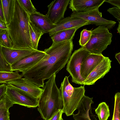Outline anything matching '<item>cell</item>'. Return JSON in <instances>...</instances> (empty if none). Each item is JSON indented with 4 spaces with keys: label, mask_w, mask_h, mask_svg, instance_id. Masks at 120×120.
Returning a JSON list of instances; mask_svg holds the SVG:
<instances>
[{
    "label": "cell",
    "mask_w": 120,
    "mask_h": 120,
    "mask_svg": "<svg viewBox=\"0 0 120 120\" xmlns=\"http://www.w3.org/2000/svg\"><path fill=\"white\" fill-rule=\"evenodd\" d=\"M0 21L5 23L1 0H0Z\"/></svg>",
    "instance_id": "836d02e7"
},
{
    "label": "cell",
    "mask_w": 120,
    "mask_h": 120,
    "mask_svg": "<svg viewBox=\"0 0 120 120\" xmlns=\"http://www.w3.org/2000/svg\"><path fill=\"white\" fill-rule=\"evenodd\" d=\"M21 74L18 72L0 71V84L22 78Z\"/></svg>",
    "instance_id": "603a6c76"
},
{
    "label": "cell",
    "mask_w": 120,
    "mask_h": 120,
    "mask_svg": "<svg viewBox=\"0 0 120 120\" xmlns=\"http://www.w3.org/2000/svg\"><path fill=\"white\" fill-rule=\"evenodd\" d=\"M93 98L85 95L82 98L78 108V112L72 115L75 120H98L97 116L92 112L91 105L94 103Z\"/></svg>",
    "instance_id": "4fadbf2b"
},
{
    "label": "cell",
    "mask_w": 120,
    "mask_h": 120,
    "mask_svg": "<svg viewBox=\"0 0 120 120\" xmlns=\"http://www.w3.org/2000/svg\"><path fill=\"white\" fill-rule=\"evenodd\" d=\"M30 20L44 34L48 33L56 25L52 24L45 15L36 11L30 15Z\"/></svg>",
    "instance_id": "ac0fdd59"
},
{
    "label": "cell",
    "mask_w": 120,
    "mask_h": 120,
    "mask_svg": "<svg viewBox=\"0 0 120 120\" xmlns=\"http://www.w3.org/2000/svg\"><path fill=\"white\" fill-rule=\"evenodd\" d=\"M92 34L88 42L82 47L90 53L101 54L111 44L112 34L106 27L101 26L91 30Z\"/></svg>",
    "instance_id": "5b68a950"
},
{
    "label": "cell",
    "mask_w": 120,
    "mask_h": 120,
    "mask_svg": "<svg viewBox=\"0 0 120 120\" xmlns=\"http://www.w3.org/2000/svg\"><path fill=\"white\" fill-rule=\"evenodd\" d=\"M90 53L83 47L75 50L67 63L66 70L71 77L72 81L76 84L83 85L80 75L81 66L82 62Z\"/></svg>",
    "instance_id": "8992f818"
},
{
    "label": "cell",
    "mask_w": 120,
    "mask_h": 120,
    "mask_svg": "<svg viewBox=\"0 0 120 120\" xmlns=\"http://www.w3.org/2000/svg\"><path fill=\"white\" fill-rule=\"evenodd\" d=\"M107 11L117 19L118 21H120V9L114 6L109 8Z\"/></svg>",
    "instance_id": "f1b7e54d"
},
{
    "label": "cell",
    "mask_w": 120,
    "mask_h": 120,
    "mask_svg": "<svg viewBox=\"0 0 120 120\" xmlns=\"http://www.w3.org/2000/svg\"><path fill=\"white\" fill-rule=\"evenodd\" d=\"M2 50L4 58L11 65L38 50L31 49H15L2 46Z\"/></svg>",
    "instance_id": "9a60e30c"
},
{
    "label": "cell",
    "mask_w": 120,
    "mask_h": 120,
    "mask_svg": "<svg viewBox=\"0 0 120 120\" xmlns=\"http://www.w3.org/2000/svg\"><path fill=\"white\" fill-rule=\"evenodd\" d=\"M115 57L118 61L119 63L120 64V53L119 52L116 54Z\"/></svg>",
    "instance_id": "d590c367"
},
{
    "label": "cell",
    "mask_w": 120,
    "mask_h": 120,
    "mask_svg": "<svg viewBox=\"0 0 120 120\" xmlns=\"http://www.w3.org/2000/svg\"><path fill=\"white\" fill-rule=\"evenodd\" d=\"M73 45L72 40L52 43L44 51L46 54L37 63L22 72L27 78L39 87H43L45 80L56 74L64 68L71 57Z\"/></svg>",
    "instance_id": "6da1fadb"
},
{
    "label": "cell",
    "mask_w": 120,
    "mask_h": 120,
    "mask_svg": "<svg viewBox=\"0 0 120 120\" xmlns=\"http://www.w3.org/2000/svg\"><path fill=\"white\" fill-rule=\"evenodd\" d=\"M61 120H64L62 118V119H61Z\"/></svg>",
    "instance_id": "ab89813d"
},
{
    "label": "cell",
    "mask_w": 120,
    "mask_h": 120,
    "mask_svg": "<svg viewBox=\"0 0 120 120\" xmlns=\"http://www.w3.org/2000/svg\"><path fill=\"white\" fill-rule=\"evenodd\" d=\"M98 8L94 9L83 12H73L70 16L82 18L88 22L90 24L104 26L108 29H112L115 26L116 22L103 18L101 13L99 11Z\"/></svg>",
    "instance_id": "ba28073f"
},
{
    "label": "cell",
    "mask_w": 120,
    "mask_h": 120,
    "mask_svg": "<svg viewBox=\"0 0 120 120\" xmlns=\"http://www.w3.org/2000/svg\"><path fill=\"white\" fill-rule=\"evenodd\" d=\"M90 24L88 21L82 18L69 16L64 18L49 33L51 37L58 32L70 28H80L86 25Z\"/></svg>",
    "instance_id": "5bb4252c"
},
{
    "label": "cell",
    "mask_w": 120,
    "mask_h": 120,
    "mask_svg": "<svg viewBox=\"0 0 120 120\" xmlns=\"http://www.w3.org/2000/svg\"><path fill=\"white\" fill-rule=\"evenodd\" d=\"M113 112L111 120H120V93H116L115 96Z\"/></svg>",
    "instance_id": "cb8c5ba5"
},
{
    "label": "cell",
    "mask_w": 120,
    "mask_h": 120,
    "mask_svg": "<svg viewBox=\"0 0 120 120\" xmlns=\"http://www.w3.org/2000/svg\"><path fill=\"white\" fill-rule=\"evenodd\" d=\"M46 54L44 51L38 50L11 65V71L22 72L37 63L43 58Z\"/></svg>",
    "instance_id": "8fae6325"
},
{
    "label": "cell",
    "mask_w": 120,
    "mask_h": 120,
    "mask_svg": "<svg viewBox=\"0 0 120 120\" xmlns=\"http://www.w3.org/2000/svg\"><path fill=\"white\" fill-rule=\"evenodd\" d=\"M9 110L4 109H0V116L6 110Z\"/></svg>",
    "instance_id": "8d00e7d4"
},
{
    "label": "cell",
    "mask_w": 120,
    "mask_h": 120,
    "mask_svg": "<svg viewBox=\"0 0 120 120\" xmlns=\"http://www.w3.org/2000/svg\"><path fill=\"white\" fill-rule=\"evenodd\" d=\"M29 17L18 0H15L13 17L10 23L7 25L13 48L34 49L30 32Z\"/></svg>",
    "instance_id": "7a4b0ae2"
},
{
    "label": "cell",
    "mask_w": 120,
    "mask_h": 120,
    "mask_svg": "<svg viewBox=\"0 0 120 120\" xmlns=\"http://www.w3.org/2000/svg\"><path fill=\"white\" fill-rule=\"evenodd\" d=\"M56 75H53L44 83L42 93L38 99L37 109L44 120H48L63 107L61 91L56 84Z\"/></svg>",
    "instance_id": "3957f363"
},
{
    "label": "cell",
    "mask_w": 120,
    "mask_h": 120,
    "mask_svg": "<svg viewBox=\"0 0 120 120\" xmlns=\"http://www.w3.org/2000/svg\"><path fill=\"white\" fill-rule=\"evenodd\" d=\"M111 60L108 57H104L100 63L91 72L83 82L84 85L94 84L98 80L103 78L111 68Z\"/></svg>",
    "instance_id": "7c38bea8"
},
{
    "label": "cell",
    "mask_w": 120,
    "mask_h": 120,
    "mask_svg": "<svg viewBox=\"0 0 120 120\" xmlns=\"http://www.w3.org/2000/svg\"><path fill=\"white\" fill-rule=\"evenodd\" d=\"M6 85L18 88L31 96L39 99L43 90L28 79L22 78L7 82Z\"/></svg>",
    "instance_id": "30bf717a"
},
{
    "label": "cell",
    "mask_w": 120,
    "mask_h": 120,
    "mask_svg": "<svg viewBox=\"0 0 120 120\" xmlns=\"http://www.w3.org/2000/svg\"><path fill=\"white\" fill-rule=\"evenodd\" d=\"M63 113L62 109H58L48 120H61Z\"/></svg>",
    "instance_id": "f546056e"
},
{
    "label": "cell",
    "mask_w": 120,
    "mask_h": 120,
    "mask_svg": "<svg viewBox=\"0 0 120 120\" xmlns=\"http://www.w3.org/2000/svg\"><path fill=\"white\" fill-rule=\"evenodd\" d=\"M119 22V24H118V27L117 29V32L119 34L120 33V21H118Z\"/></svg>",
    "instance_id": "74e56055"
},
{
    "label": "cell",
    "mask_w": 120,
    "mask_h": 120,
    "mask_svg": "<svg viewBox=\"0 0 120 120\" xmlns=\"http://www.w3.org/2000/svg\"><path fill=\"white\" fill-rule=\"evenodd\" d=\"M95 111L99 120H108L110 116L109 107L105 102L100 103Z\"/></svg>",
    "instance_id": "7402d4cb"
},
{
    "label": "cell",
    "mask_w": 120,
    "mask_h": 120,
    "mask_svg": "<svg viewBox=\"0 0 120 120\" xmlns=\"http://www.w3.org/2000/svg\"><path fill=\"white\" fill-rule=\"evenodd\" d=\"M5 95L14 104L30 108H35L38 104V99L34 98L21 90L7 85Z\"/></svg>",
    "instance_id": "52a82bcc"
},
{
    "label": "cell",
    "mask_w": 120,
    "mask_h": 120,
    "mask_svg": "<svg viewBox=\"0 0 120 120\" xmlns=\"http://www.w3.org/2000/svg\"><path fill=\"white\" fill-rule=\"evenodd\" d=\"M19 4L30 15L37 11L30 0H18Z\"/></svg>",
    "instance_id": "484cf974"
},
{
    "label": "cell",
    "mask_w": 120,
    "mask_h": 120,
    "mask_svg": "<svg viewBox=\"0 0 120 120\" xmlns=\"http://www.w3.org/2000/svg\"><path fill=\"white\" fill-rule=\"evenodd\" d=\"M62 101L63 113L67 116L72 115L78 108L83 97L85 95L84 86L73 87L68 80V77L65 76L61 83L60 88Z\"/></svg>",
    "instance_id": "277c9868"
},
{
    "label": "cell",
    "mask_w": 120,
    "mask_h": 120,
    "mask_svg": "<svg viewBox=\"0 0 120 120\" xmlns=\"http://www.w3.org/2000/svg\"><path fill=\"white\" fill-rule=\"evenodd\" d=\"M78 28H73L60 31L51 37L52 43H57L72 40Z\"/></svg>",
    "instance_id": "d6986e66"
},
{
    "label": "cell",
    "mask_w": 120,
    "mask_h": 120,
    "mask_svg": "<svg viewBox=\"0 0 120 120\" xmlns=\"http://www.w3.org/2000/svg\"><path fill=\"white\" fill-rule=\"evenodd\" d=\"M104 57L102 54L90 53L82 62L81 66L80 75L83 81Z\"/></svg>",
    "instance_id": "e0dca14e"
},
{
    "label": "cell",
    "mask_w": 120,
    "mask_h": 120,
    "mask_svg": "<svg viewBox=\"0 0 120 120\" xmlns=\"http://www.w3.org/2000/svg\"><path fill=\"white\" fill-rule=\"evenodd\" d=\"M105 2H108L120 9V0H105Z\"/></svg>",
    "instance_id": "1f68e13d"
},
{
    "label": "cell",
    "mask_w": 120,
    "mask_h": 120,
    "mask_svg": "<svg viewBox=\"0 0 120 120\" xmlns=\"http://www.w3.org/2000/svg\"><path fill=\"white\" fill-rule=\"evenodd\" d=\"M0 45L4 47L13 48V45L7 30L0 32Z\"/></svg>",
    "instance_id": "d4e9b609"
},
{
    "label": "cell",
    "mask_w": 120,
    "mask_h": 120,
    "mask_svg": "<svg viewBox=\"0 0 120 120\" xmlns=\"http://www.w3.org/2000/svg\"><path fill=\"white\" fill-rule=\"evenodd\" d=\"M29 24L30 37L33 49L37 50L39 40L42 35L44 34L30 20Z\"/></svg>",
    "instance_id": "44dd1931"
},
{
    "label": "cell",
    "mask_w": 120,
    "mask_h": 120,
    "mask_svg": "<svg viewBox=\"0 0 120 120\" xmlns=\"http://www.w3.org/2000/svg\"><path fill=\"white\" fill-rule=\"evenodd\" d=\"M7 85L5 83L0 85V100L5 95Z\"/></svg>",
    "instance_id": "4dcf8cb0"
},
{
    "label": "cell",
    "mask_w": 120,
    "mask_h": 120,
    "mask_svg": "<svg viewBox=\"0 0 120 120\" xmlns=\"http://www.w3.org/2000/svg\"><path fill=\"white\" fill-rule=\"evenodd\" d=\"M105 0H71L69 8L73 12H85L99 8Z\"/></svg>",
    "instance_id": "2e32d148"
},
{
    "label": "cell",
    "mask_w": 120,
    "mask_h": 120,
    "mask_svg": "<svg viewBox=\"0 0 120 120\" xmlns=\"http://www.w3.org/2000/svg\"><path fill=\"white\" fill-rule=\"evenodd\" d=\"M10 120V118H9L8 120Z\"/></svg>",
    "instance_id": "f35d334b"
},
{
    "label": "cell",
    "mask_w": 120,
    "mask_h": 120,
    "mask_svg": "<svg viewBox=\"0 0 120 120\" xmlns=\"http://www.w3.org/2000/svg\"><path fill=\"white\" fill-rule=\"evenodd\" d=\"M92 34L91 30L83 29L80 33V38L79 42L81 47H83L89 41Z\"/></svg>",
    "instance_id": "4316f807"
},
{
    "label": "cell",
    "mask_w": 120,
    "mask_h": 120,
    "mask_svg": "<svg viewBox=\"0 0 120 120\" xmlns=\"http://www.w3.org/2000/svg\"><path fill=\"white\" fill-rule=\"evenodd\" d=\"M14 104L5 95L0 100V109L9 110Z\"/></svg>",
    "instance_id": "83f0119b"
},
{
    "label": "cell",
    "mask_w": 120,
    "mask_h": 120,
    "mask_svg": "<svg viewBox=\"0 0 120 120\" xmlns=\"http://www.w3.org/2000/svg\"><path fill=\"white\" fill-rule=\"evenodd\" d=\"M5 24H9L13 17L15 0H1Z\"/></svg>",
    "instance_id": "ffe728a7"
},
{
    "label": "cell",
    "mask_w": 120,
    "mask_h": 120,
    "mask_svg": "<svg viewBox=\"0 0 120 120\" xmlns=\"http://www.w3.org/2000/svg\"><path fill=\"white\" fill-rule=\"evenodd\" d=\"M7 30V25L5 23L0 21V32L4 30Z\"/></svg>",
    "instance_id": "e575fe53"
},
{
    "label": "cell",
    "mask_w": 120,
    "mask_h": 120,
    "mask_svg": "<svg viewBox=\"0 0 120 120\" xmlns=\"http://www.w3.org/2000/svg\"><path fill=\"white\" fill-rule=\"evenodd\" d=\"M9 110H6L0 116V120H7L9 118L10 113Z\"/></svg>",
    "instance_id": "d6a6232c"
},
{
    "label": "cell",
    "mask_w": 120,
    "mask_h": 120,
    "mask_svg": "<svg viewBox=\"0 0 120 120\" xmlns=\"http://www.w3.org/2000/svg\"><path fill=\"white\" fill-rule=\"evenodd\" d=\"M70 0H55L48 6L45 15L53 24L56 25L64 18L65 13Z\"/></svg>",
    "instance_id": "9c48e42d"
}]
</instances>
